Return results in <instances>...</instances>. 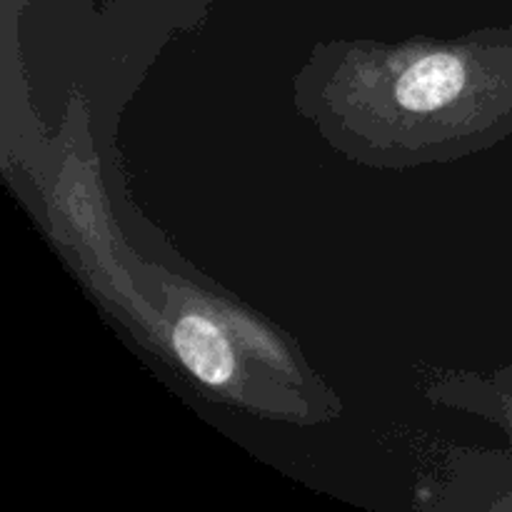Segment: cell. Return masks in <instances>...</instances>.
<instances>
[{
  "label": "cell",
  "instance_id": "6da1fadb",
  "mask_svg": "<svg viewBox=\"0 0 512 512\" xmlns=\"http://www.w3.org/2000/svg\"><path fill=\"white\" fill-rule=\"evenodd\" d=\"M295 105L338 153L413 168L480 153L512 133V28L405 43H320Z\"/></svg>",
  "mask_w": 512,
  "mask_h": 512
},
{
  "label": "cell",
  "instance_id": "7a4b0ae2",
  "mask_svg": "<svg viewBox=\"0 0 512 512\" xmlns=\"http://www.w3.org/2000/svg\"><path fill=\"white\" fill-rule=\"evenodd\" d=\"M170 350L203 388L225 395L233 403L265 413L295 415L273 385L260 380L258 370L290 375L298 380V365L273 333L260 328L250 315L235 313L220 303L178 295V310L165 313Z\"/></svg>",
  "mask_w": 512,
  "mask_h": 512
},
{
  "label": "cell",
  "instance_id": "3957f363",
  "mask_svg": "<svg viewBox=\"0 0 512 512\" xmlns=\"http://www.w3.org/2000/svg\"><path fill=\"white\" fill-rule=\"evenodd\" d=\"M430 398L453 408H465L480 418L490 420L512 440V393L500 388L495 380L480 375H448L430 388Z\"/></svg>",
  "mask_w": 512,
  "mask_h": 512
},
{
  "label": "cell",
  "instance_id": "277c9868",
  "mask_svg": "<svg viewBox=\"0 0 512 512\" xmlns=\"http://www.w3.org/2000/svg\"><path fill=\"white\" fill-rule=\"evenodd\" d=\"M493 380L500 385V388H505L508 393H512V365H508V368H503V370H498Z\"/></svg>",
  "mask_w": 512,
  "mask_h": 512
},
{
  "label": "cell",
  "instance_id": "5b68a950",
  "mask_svg": "<svg viewBox=\"0 0 512 512\" xmlns=\"http://www.w3.org/2000/svg\"><path fill=\"white\" fill-rule=\"evenodd\" d=\"M490 508H495V510H512V490H510V493H505L500 500H495V503L490 505Z\"/></svg>",
  "mask_w": 512,
  "mask_h": 512
}]
</instances>
